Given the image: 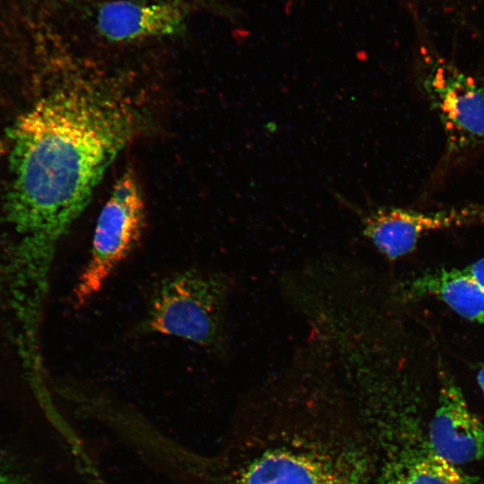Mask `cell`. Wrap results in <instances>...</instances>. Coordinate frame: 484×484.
Segmentation results:
<instances>
[{
	"mask_svg": "<svg viewBox=\"0 0 484 484\" xmlns=\"http://www.w3.org/2000/svg\"><path fill=\"white\" fill-rule=\"evenodd\" d=\"M464 271L484 290V257L465 267Z\"/></svg>",
	"mask_w": 484,
	"mask_h": 484,
	"instance_id": "12",
	"label": "cell"
},
{
	"mask_svg": "<svg viewBox=\"0 0 484 484\" xmlns=\"http://www.w3.org/2000/svg\"><path fill=\"white\" fill-rule=\"evenodd\" d=\"M132 104L112 87L73 81L40 97L9 128L4 214L18 239L5 274L15 283L48 288L57 243L135 133Z\"/></svg>",
	"mask_w": 484,
	"mask_h": 484,
	"instance_id": "1",
	"label": "cell"
},
{
	"mask_svg": "<svg viewBox=\"0 0 484 484\" xmlns=\"http://www.w3.org/2000/svg\"><path fill=\"white\" fill-rule=\"evenodd\" d=\"M189 11L166 2L98 0L85 4L82 16L104 39L128 43L184 35Z\"/></svg>",
	"mask_w": 484,
	"mask_h": 484,
	"instance_id": "6",
	"label": "cell"
},
{
	"mask_svg": "<svg viewBox=\"0 0 484 484\" xmlns=\"http://www.w3.org/2000/svg\"><path fill=\"white\" fill-rule=\"evenodd\" d=\"M0 484H23L16 477L0 470Z\"/></svg>",
	"mask_w": 484,
	"mask_h": 484,
	"instance_id": "13",
	"label": "cell"
},
{
	"mask_svg": "<svg viewBox=\"0 0 484 484\" xmlns=\"http://www.w3.org/2000/svg\"><path fill=\"white\" fill-rule=\"evenodd\" d=\"M477 379L481 391L484 393V367H482L477 375Z\"/></svg>",
	"mask_w": 484,
	"mask_h": 484,
	"instance_id": "14",
	"label": "cell"
},
{
	"mask_svg": "<svg viewBox=\"0 0 484 484\" xmlns=\"http://www.w3.org/2000/svg\"><path fill=\"white\" fill-rule=\"evenodd\" d=\"M415 83L437 117L445 151L435 178L484 146V82L434 56L421 59Z\"/></svg>",
	"mask_w": 484,
	"mask_h": 484,
	"instance_id": "3",
	"label": "cell"
},
{
	"mask_svg": "<svg viewBox=\"0 0 484 484\" xmlns=\"http://www.w3.org/2000/svg\"><path fill=\"white\" fill-rule=\"evenodd\" d=\"M344 203L359 216L363 236L390 261L412 252L428 233L484 218V209L477 207L421 212L393 206L361 208L347 201Z\"/></svg>",
	"mask_w": 484,
	"mask_h": 484,
	"instance_id": "5",
	"label": "cell"
},
{
	"mask_svg": "<svg viewBox=\"0 0 484 484\" xmlns=\"http://www.w3.org/2000/svg\"><path fill=\"white\" fill-rule=\"evenodd\" d=\"M389 484H468L455 465L430 450L411 460Z\"/></svg>",
	"mask_w": 484,
	"mask_h": 484,
	"instance_id": "10",
	"label": "cell"
},
{
	"mask_svg": "<svg viewBox=\"0 0 484 484\" xmlns=\"http://www.w3.org/2000/svg\"><path fill=\"white\" fill-rule=\"evenodd\" d=\"M175 4L192 11L193 9L213 10L218 6L217 0H150Z\"/></svg>",
	"mask_w": 484,
	"mask_h": 484,
	"instance_id": "11",
	"label": "cell"
},
{
	"mask_svg": "<svg viewBox=\"0 0 484 484\" xmlns=\"http://www.w3.org/2000/svg\"><path fill=\"white\" fill-rule=\"evenodd\" d=\"M326 469L302 453L270 452L250 465L243 484H335Z\"/></svg>",
	"mask_w": 484,
	"mask_h": 484,
	"instance_id": "9",
	"label": "cell"
},
{
	"mask_svg": "<svg viewBox=\"0 0 484 484\" xmlns=\"http://www.w3.org/2000/svg\"><path fill=\"white\" fill-rule=\"evenodd\" d=\"M405 294L409 298H436L461 317L484 324V290L464 269L425 272L407 284Z\"/></svg>",
	"mask_w": 484,
	"mask_h": 484,
	"instance_id": "8",
	"label": "cell"
},
{
	"mask_svg": "<svg viewBox=\"0 0 484 484\" xmlns=\"http://www.w3.org/2000/svg\"><path fill=\"white\" fill-rule=\"evenodd\" d=\"M229 290L228 278L219 272L186 270L169 275L153 292L142 329L220 350L226 341Z\"/></svg>",
	"mask_w": 484,
	"mask_h": 484,
	"instance_id": "2",
	"label": "cell"
},
{
	"mask_svg": "<svg viewBox=\"0 0 484 484\" xmlns=\"http://www.w3.org/2000/svg\"><path fill=\"white\" fill-rule=\"evenodd\" d=\"M6 145L5 143L0 140V156L5 151Z\"/></svg>",
	"mask_w": 484,
	"mask_h": 484,
	"instance_id": "15",
	"label": "cell"
},
{
	"mask_svg": "<svg viewBox=\"0 0 484 484\" xmlns=\"http://www.w3.org/2000/svg\"><path fill=\"white\" fill-rule=\"evenodd\" d=\"M145 227V209L132 170L115 183L98 217L89 259L74 290L75 305L82 307L104 286L117 266L138 245Z\"/></svg>",
	"mask_w": 484,
	"mask_h": 484,
	"instance_id": "4",
	"label": "cell"
},
{
	"mask_svg": "<svg viewBox=\"0 0 484 484\" xmlns=\"http://www.w3.org/2000/svg\"><path fill=\"white\" fill-rule=\"evenodd\" d=\"M429 450L454 464L484 458V425L470 410L461 389L445 377L429 425Z\"/></svg>",
	"mask_w": 484,
	"mask_h": 484,
	"instance_id": "7",
	"label": "cell"
}]
</instances>
